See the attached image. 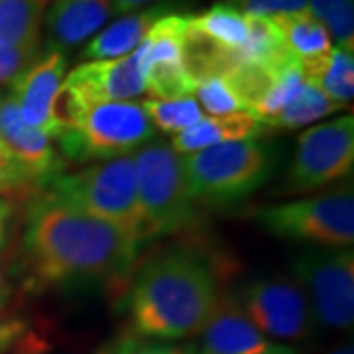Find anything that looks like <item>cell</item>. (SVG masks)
<instances>
[{
	"mask_svg": "<svg viewBox=\"0 0 354 354\" xmlns=\"http://www.w3.org/2000/svg\"><path fill=\"white\" fill-rule=\"evenodd\" d=\"M254 221L278 239L346 248L354 242L353 185L348 181L333 193L268 205L254 213Z\"/></svg>",
	"mask_w": 354,
	"mask_h": 354,
	"instance_id": "52a82bcc",
	"label": "cell"
},
{
	"mask_svg": "<svg viewBox=\"0 0 354 354\" xmlns=\"http://www.w3.org/2000/svg\"><path fill=\"white\" fill-rule=\"evenodd\" d=\"M0 142L38 191L46 189L53 177L65 174L67 164L55 152L50 136L26 124L10 93L0 99Z\"/></svg>",
	"mask_w": 354,
	"mask_h": 354,
	"instance_id": "4fadbf2b",
	"label": "cell"
},
{
	"mask_svg": "<svg viewBox=\"0 0 354 354\" xmlns=\"http://www.w3.org/2000/svg\"><path fill=\"white\" fill-rule=\"evenodd\" d=\"M39 55V48H0V85H10Z\"/></svg>",
	"mask_w": 354,
	"mask_h": 354,
	"instance_id": "f1b7e54d",
	"label": "cell"
},
{
	"mask_svg": "<svg viewBox=\"0 0 354 354\" xmlns=\"http://www.w3.org/2000/svg\"><path fill=\"white\" fill-rule=\"evenodd\" d=\"M62 91L87 102L132 101L144 93L138 48L114 59L77 65L64 79Z\"/></svg>",
	"mask_w": 354,
	"mask_h": 354,
	"instance_id": "7c38bea8",
	"label": "cell"
},
{
	"mask_svg": "<svg viewBox=\"0 0 354 354\" xmlns=\"http://www.w3.org/2000/svg\"><path fill=\"white\" fill-rule=\"evenodd\" d=\"M197 102L211 116H228V114H250L244 102L234 95L225 75L207 77L195 85ZM252 116V114H250Z\"/></svg>",
	"mask_w": 354,
	"mask_h": 354,
	"instance_id": "d4e9b609",
	"label": "cell"
},
{
	"mask_svg": "<svg viewBox=\"0 0 354 354\" xmlns=\"http://www.w3.org/2000/svg\"><path fill=\"white\" fill-rule=\"evenodd\" d=\"M164 14H167L164 6H153L118 18L116 22L106 26L99 36L88 41L85 50L81 51V57L87 62H97L128 55L146 39L153 22Z\"/></svg>",
	"mask_w": 354,
	"mask_h": 354,
	"instance_id": "e0dca14e",
	"label": "cell"
},
{
	"mask_svg": "<svg viewBox=\"0 0 354 354\" xmlns=\"http://www.w3.org/2000/svg\"><path fill=\"white\" fill-rule=\"evenodd\" d=\"M65 69V53L46 51L10 83V95L18 104L22 120L28 127L38 128L51 140L59 138L65 130V122L57 113Z\"/></svg>",
	"mask_w": 354,
	"mask_h": 354,
	"instance_id": "8fae6325",
	"label": "cell"
},
{
	"mask_svg": "<svg viewBox=\"0 0 354 354\" xmlns=\"http://www.w3.org/2000/svg\"><path fill=\"white\" fill-rule=\"evenodd\" d=\"M213 262L193 248H169L142 266L128 293L138 337L177 341L199 335L221 301Z\"/></svg>",
	"mask_w": 354,
	"mask_h": 354,
	"instance_id": "7a4b0ae2",
	"label": "cell"
},
{
	"mask_svg": "<svg viewBox=\"0 0 354 354\" xmlns=\"http://www.w3.org/2000/svg\"><path fill=\"white\" fill-rule=\"evenodd\" d=\"M239 301L256 329L281 341H301L315 321L307 295L293 276L254 279L242 288Z\"/></svg>",
	"mask_w": 354,
	"mask_h": 354,
	"instance_id": "30bf717a",
	"label": "cell"
},
{
	"mask_svg": "<svg viewBox=\"0 0 354 354\" xmlns=\"http://www.w3.org/2000/svg\"><path fill=\"white\" fill-rule=\"evenodd\" d=\"M156 0H113L114 14H130L134 10H140L142 6H148Z\"/></svg>",
	"mask_w": 354,
	"mask_h": 354,
	"instance_id": "1f68e13d",
	"label": "cell"
},
{
	"mask_svg": "<svg viewBox=\"0 0 354 354\" xmlns=\"http://www.w3.org/2000/svg\"><path fill=\"white\" fill-rule=\"evenodd\" d=\"M36 189L28 179L24 169L14 160V156L0 142V197L6 195H30Z\"/></svg>",
	"mask_w": 354,
	"mask_h": 354,
	"instance_id": "4316f807",
	"label": "cell"
},
{
	"mask_svg": "<svg viewBox=\"0 0 354 354\" xmlns=\"http://www.w3.org/2000/svg\"><path fill=\"white\" fill-rule=\"evenodd\" d=\"M10 293H12V290H10V283H8V279H6V276H4V272L0 270V313L4 311V307H6V304H8Z\"/></svg>",
	"mask_w": 354,
	"mask_h": 354,
	"instance_id": "d6a6232c",
	"label": "cell"
},
{
	"mask_svg": "<svg viewBox=\"0 0 354 354\" xmlns=\"http://www.w3.org/2000/svg\"><path fill=\"white\" fill-rule=\"evenodd\" d=\"M305 8L327 28L335 48L354 50V0H307Z\"/></svg>",
	"mask_w": 354,
	"mask_h": 354,
	"instance_id": "cb8c5ba5",
	"label": "cell"
},
{
	"mask_svg": "<svg viewBox=\"0 0 354 354\" xmlns=\"http://www.w3.org/2000/svg\"><path fill=\"white\" fill-rule=\"evenodd\" d=\"M293 278L301 286L319 325L353 329L354 252L348 248H311L291 262Z\"/></svg>",
	"mask_w": 354,
	"mask_h": 354,
	"instance_id": "ba28073f",
	"label": "cell"
},
{
	"mask_svg": "<svg viewBox=\"0 0 354 354\" xmlns=\"http://www.w3.org/2000/svg\"><path fill=\"white\" fill-rule=\"evenodd\" d=\"M140 104L144 113L148 114L153 127H158L162 132H171V134H179L187 128L195 127L205 116L195 97H183V99H174V101L148 99Z\"/></svg>",
	"mask_w": 354,
	"mask_h": 354,
	"instance_id": "603a6c76",
	"label": "cell"
},
{
	"mask_svg": "<svg viewBox=\"0 0 354 354\" xmlns=\"http://www.w3.org/2000/svg\"><path fill=\"white\" fill-rule=\"evenodd\" d=\"M201 335L203 354H286L290 346L266 339L244 313L239 297L223 295Z\"/></svg>",
	"mask_w": 354,
	"mask_h": 354,
	"instance_id": "5bb4252c",
	"label": "cell"
},
{
	"mask_svg": "<svg viewBox=\"0 0 354 354\" xmlns=\"http://www.w3.org/2000/svg\"><path fill=\"white\" fill-rule=\"evenodd\" d=\"M223 2L230 4L244 16H262V18L299 12L307 6V0H223Z\"/></svg>",
	"mask_w": 354,
	"mask_h": 354,
	"instance_id": "83f0119b",
	"label": "cell"
},
{
	"mask_svg": "<svg viewBox=\"0 0 354 354\" xmlns=\"http://www.w3.org/2000/svg\"><path fill=\"white\" fill-rule=\"evenodd\" d=\"M101 354H197L193 346L185 344H169L153 339H144L138 335L122 337L120 341L113 342Z\"/></svg>",
	"mask_w": 354,
	"mask_h": 354,
	"instance_id": "484cf974",
	"label": "cell"
},
{
	"mask_svg": "<svg viewBox=\"0 0 354 354\" xmlns=\"http://www.w3.org/2000/svg\"><path fill=\"white\" fill-rule=\"evenodd\" d=\"M346 109L339 102L327 99L321 91L313 87L311 83H305V87L299 91V95L278 114V118L272 122V128H301L317 122L329 114H335Z\"/></svg>",
	"mask_w": 354,
	"mask_h": 354,
	"instance_id": "7402d4cb",
	"label": "cell"
},
{
	"mask_svg": "<svg viewBox=\"0 0 354 354\" xmlns=\"http://www.w3.org/2000/svg\"><path fill=\"white\" fill-rule=\"evenodd\" d=\"M327 354H354L353 344H351V342H346V344H341V346L333 348V351H329Z\"/></svg>",
	"mask_w": 354,
	"mask_h": 354,
	"instance_id": "836d02e7",
	"label": "cell"
},
{
	"mask_svg": "<svg viewBox=\"0 0 354 354\" xmlns=\"http://www.w3.org/2000/svg\"><path fill=\"white\" fill-rule=\"evenodd\" d=\"M189 24L216 44L236 50L246 39V18L227 2H216L209 10L189 16Z\"/></svg>",
	"mask_w": 354,
	"mask_h": 354,
	"instance_id": "44dd1931",
	"label": "cell"
},
{
	"mask_svg": "<svg viewBox=\"0 0 354 354\" xmlns=\"http://www.w3.org/2000/svg\"><path fill=\"white\" fill-rule=\"evenodd\" d=\"M57 113L65 130L55 142L65 164L132 156L156 134L142 104L134 101L87 102L62 91Z\"/></svg>",
	"mask_w": 354,
	"mask_h": 354,
	"instance_id": "3957f363",
	"label": "cell"
},
{
	"mask_svg": "<svg viewBox=\"0 0 354 354\" xmlns=\"http://www.w3.org/2000/svg\"><path fill=\"white\" fill-rule=\"evenodd\" d=\"M274 148L258 140L218 144L181 156L193 201L228 207L244 201L270 179L276 167Z\"/></svg>",
	"mask_w": 354,
	"mask_h": 354,
	"instance_id": "5b68a950",
	"label": "cell"
},
{
	"mask_svg": "<svg viewBox=\"0 0 354 354\" xmlns=\"http://www.w3.org/2000/svg\"><path fill=\"white\" fill-rule=\"evenodd\" d=\"M264 134V127L250 114H228V116H203L195 127L176 134L169 146L179 156L207 150L218 144L256 140Z\"/></svg>",
	"mask_w": 354,
	"mask_h": 354,
	"instance_id": "2e32d148",
	"label": "cell"
},
{
	"mask_svg": "<svg viewBox=\"0 0 354 354\" xmlns=\"http://www.w3.org/2000/svg\"><path fill=\"white\" fill-rule=\"evenodd\" d=\"M305 81L317 87L327 99L342 106L351 104L354 97V50L333 48L329 53L299 62Z\"/></svg>",
	"mask_w": 354,
	"mask_h": 354,
	"instance_id": "ac0fdd59",
	"label": "cell"
},
{
	"mask_svg": "<svg viewBox=\"0 0 354 354\" xmlns=\"http://www.w3.org/2000/svg\"><path fill=\"white\" fill-rule=\"evenodd\" d=\"M14 215V203L8 197H0V250L4 248L8 239V227Z\"/></svg>",
	"mask_w": 354,
	"mask_h": 354,
	"instance_id": "4dcf8cb0",
	"label": "cell"
},
{
	"mask_svg": "<svg viewBox=\"0 0 354 354\" xmlns=\"http://www.w3.org/2000/svg\"><path fill=\"white\" fill-rule=\"evenodd\" d=\"M132 160L140 207L150 239L179 232L193 225L197 203L191 197L181 156L167 142L152 140L132 153Z\"/></svg>",
	"mask_w": 354,
	"mask_h": 354,
	"instance_id": "8992f818",
	"label": "cell"
},
{
	"mask_svg": "<svg viewBox=\"0 0 354 354\" xmlns=\"http://www.w3.org/2000/svg\"><path fill=\"white\" fill-rule=\"evenodd\" d=\"M113 14V0H51L44 18L48 50H73Z\"/></svg>",
	"mask_w": 354,
	"mask_h": 354,
	"instance_id": "9a60e30c",
	"label": "cell"
},
{
	"mask_svg": "<svg viewBox=\"0 0 354 354\" xmlns=\"http://www.w3.org/2000/svg\"><path fill=\"white\" fill-rule=\"evenodd\" d=\"M354 165V116L346 114L333 122L304 130L286 174V195L323 189L351 177Z\"/></svg>",
	"mask_w": 354,
	"mask_h": 354,
	"instance_id": "9c48e42d",
	"label": "cell"
},
{
	"mask_svg": "<svg viewBox=\"0 0 354 354\" xmlns=\"http://www.w3.org/2000/svg\"><path fill=\"white\" fill-rule=\"evenodd\" d=\"M41 193L79 213L124 228L140 242L150 241L132 156L95 162L75 174H59Z\"/></svg>",
	"mask_w": 354,
	"mask_h": 354,
	"instance_id": "277c9868",
	"label": "cell"
},
{
	"mask_svg": "<svg viewBox=\"0 0 354 354\" xmlns=\"http://www.w3.org/2000/svg\"><path fill=\"white\" fill-rule=\"evenodd\" d=\"M51 0H0V48H39Z\"/></svg>",
	"mask_w": 354,
	"mask_h": 354,
	"instance_id": "d6986e66",
	"label": "cell"
},
{
	"mask_svg": "<svg viewBox=\"0 0 354 354\" xmlns=\"http://www.w3.org/2000/svg\"><path fill=\"white\" fill-rule=\"evenodd\" d=\"M140 244L124 228L69 209L46 193L30 205L22 241L26 268L36 286L127 278Z\"/></svg>",
	"mask_w": 354,
	"mask_h": 354,
	"instance_id": "6da1fadb",
	"label": "cell"
},
{
	"mask_svg": "<svg viewBox=\"0 0 354 354\" xmlns=\"http://www.w3.org/2000/svg\"><path fill=\"white\" fill-rule=\"evenodd\" d=\"M272 20L278 26L286 50L299 62L315 59L333 50V41L327 28L307 8L299 12L279 14Z\"/></svg>",
	"mask_w": 354,
	"mask_h": 354,
	"instance_id": "ffe728a7",
	"label": "cell"
},
{
	"mask_svg": "<svg viewBox=\"0 0 354 354\" xmlns=\"http://www.w3.org/2000/svg\"><path fill=\"white\" fill-rule=\"evenodd\" d=\"M4 354H50V342L36 330H26Z\"/></svg>",
	"mask_w": 354,
	"mask_h": 354,
	"instance_id": "f546056e",
	"label": "cell"
}]
</instances>
